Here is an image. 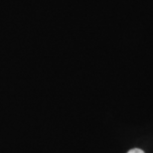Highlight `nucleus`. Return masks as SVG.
Segmentation results:
<instances>
[{"instance_id": "f257e3e1", "label": "nucleus", "mask_w": 153, "mask_h": 153, "mask_svg": "<svg viewBox=\"0 0 153 153\" xmlns=\"http://www.w3.org/2000/svg\"><path fill=\"white\" fill-rule=\"evenodd\" d=\"M127 153H144L141 149H138V148H134V149H131V150H129Z\"/></svg>"}]
</instances>
